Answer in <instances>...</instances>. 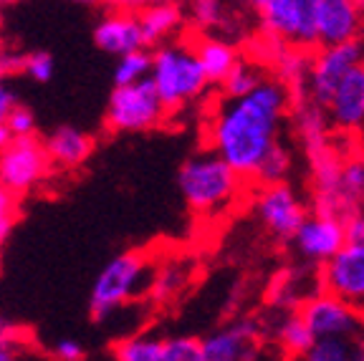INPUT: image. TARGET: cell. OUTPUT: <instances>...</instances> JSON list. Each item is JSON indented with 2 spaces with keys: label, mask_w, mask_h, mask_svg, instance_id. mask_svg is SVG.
Returning <instances> with one entry per match:
<instances>
[{
  "label": "cell",
  "mask_w": 364,
  "mask_h": 361,
  "mask_svg": "<svg viewBox=\"0 0 364 361\" xmlns=\"http://www.w3.org/2000/svg\"><path fill=\"white\" fill-rule=\"evenodd\" d=\"M294 94L281 79H268L240 99H223L208 119V149L230 164L243 180H256L263 159L281 141Z\"/></svg>",
  "instance_id": "1"
},
{
  "label": "cell",
  "mask_w": 364,
  "mask_h": 361,
  "mask_svg": "<svg viewBox=\"0 0 364 361\" xmlns=\"http://www.w3.org/2000/svg\"><path fill=\"white\" fill-rule=\"evenodd\" d=\"M177 187L193 212L215 215L235 203L243 190V177L213 149H200L182 162L177 172Z\"/></svg>",
  "instance_id": "2"
},
{
  "label": "cell",
  "mask_w": 364,
  "mask_h": 361,
  "mask_svg": "<svg viewBox=\"0 0 364 361\" xmlns=\"http://www.w3.org/2000/svg\"><path fill=\"white\" fill-rule=\"evenodd\" d=\"M149 79H152L167 112H180V109L190 107L210 86L203 71V63L195 53V45L180 43V41H170V43L154 48Z\"/></svg>",
  "instance_id": "3"
},
{
  "label": "cell",
  "mask_w": 364,
  "mask_h": 361,
  "mask_svg": "<svg viewBox=\"0 0 364 361\" xmlns=\"http://www.w3.org/2000/svg\"><path fill=\"white\" fill-rule=\"evenodd\" d=\"M152 266L142 250H127L112 258L94 278L89 293V316L91 321H107L112 313L124 308L134 301L144 288L152 283Z\"/></svg>",
  "instance_id": "4"
},
{
  "label": "cell",
  "mask_w": 364,
  "mask_h": 361,
  "mask_svg": "<svg viewBox=\"0 0 364 361\" xmlns=\"http://www.w3.org/2000/svg\"><path fill=\"white\" fill-rule=\"evenodd\" d=\"M253 11L263 36L301 51L318 48L314 0H258L253 3Z\"/></svg>",
  "instance_id": "5"
},
{
  "label": "cell",
  "mask_w": 364,
  "mask_h": 361,
  "mask_svg": "<svg viewBox=\"0 0 364 361\" xmlns=\"http://www.w3.org/2000/svg\"><path fill=\"white\" fill-rule=\"evenodd\" d=\"M167 107L159 99L152 79L139 84L114 89L107 104L104 124L114 134H132V131H149L159 126L167 117Z\"/></svg>",
  "instance_id": "6"
},
{
  "label": "cell",
  "mask_w": 364,
  "mask_h": 361,
  "mask_svg": "<svg viewBox=\"0 0 364 361\" xmlns=\"http://www.w3.org/2000/svg\"><path fill=\"white\" fill-rule=\"evenodd\" d=\"M364 66V41H352L341 45H324L316 48L309 68L306 96L318 107H329L331 96L336 94L344 79L352 71Z\"/></svg>",
  "instance_id": "7"
},
{
  "label": "cell",
  "mask_w": 364,
  "mask_h": 361,
  "mask_svg": "<svg viewBox=\"0 0 364 361\" xmlns=\"http://www.w3.org/2000/svg\"><path fill=\"white\" fill-rule=\"evenodd\" d=\"M306 326L311 328L314 339H364V313L347 301L336 298L326 291H316L306 303L299 308Z\"/></svg>",
  "instance_id": "8"
},
{
  "label": "cell",
  "mask_w": 364,
  "mask_h": 361,
  "mask_svg": "<svg viewBox=\"0 0 364 361\" xmlns=\"http://www.w3.org/2000/svg\"><path fill=\"white\" fill-rule=\"evenodd\" d=\"M253 208H256L258 220L263 222L268 232L279 240H294V235L301 230L309 220V205L299 198V192L286 182V185H263L253 195Z\"/></svg>",
  "instance_id": "9"
},
{
  "label": "cell",
  "mask_w": 364,
  "mask_h": 361,
  "mask_svg": "<svg viewBox=\"0 0 364 361\" xmlns=\"http://www.w3.org/2000/svg\"><path fill=\"white\" fill-rule=\"evenodd\" d=\"M347 225L344 220H336V217H326V215L311 212L309 220L301 225V230L296 232L291 245H294V253L306 263L309 268L318 266L324 268L331 258L344 250L347 245Z\"/></svg>",
  "instance_id": "10"
},
{
  "label": "cell",
  "mask_w": 364,
  "mask_h": 361,
  "mask_svg": "<svg viewBox=\"0 0 364 361\" xmlns=\"http://www.w3.org/2000/svg\"><path fill=\"white\" fill-rule=\"evenodd\" d=\"M51 167L43 141L38 139H16L6 152L0 154V185L8 187L13 195L28 192L38 185Z\"/></svg>",
  "instance_id": "11"
},
{
  "label": "cell",
  "mask_w": 364,
  "mask_h": 361,
  "mask_svg": "<svg viewBox=\"0 0 364 361\" xmlns=\"http://www.w3.org/2000/svg\"><path fill=\"white\" fill-rule=\"evenodd\" d=\"M321 291L347 301L349 306L364 313V248L347 243L336 258L318 268Z\"/></svg>",
  "instance_id": "12"
},
{
  "label": "cell",
  "mask_w": 364,
  "mask_h": 361,
  "mask_svg": "<svg viewBox=\"0 0 364 361\" xmlns=\"http://www.w3.org/2000/svg\"><path fill=\"white\" fill-rule=\"evenodd\" d=\"M318 48L359 41L364 31V3L359 0H314Z\"/></svg>",
  "instance_id": "13"
},
{
  "label": "cell",
  "mask_w": 364,
  "mask_h": 361,
  "mask_svg": "<svg viewBox=\"0 0 364 361\" xmlns=\"http://www.w3.org/2000/svg\"><path fill=\"white\" fill-rule=\"evenodd\" d=\"M261 341L256 318H235L203 339V361H253Z\"/></svg>",
  "instance_id": "14"
},
{
  "label": "cell",
  "mask_w": 364,
  "mask_h": 361,
  "mask_svg": "<svg viewBox=\"0 0 364 361\" xmlns=\"http://www.w3.org/2000/svg\"><path fill=\"white\" fill-rule=\"evenodd\" d=\"M94 43L99 51L109 53V56H129V53L144 51V36L142 26H139V13H109L94 28Z\"/></svg>",
  "instance_id": "15"
},
{
  "label": "cell",
  "mask_w": 364,
  "mask_h": 361,
  "mask_svg": "<svg viewBox=\"0 0 364 361\" xmlns=\"http://www.w3.org/2000/svg\"><path fill=\"white\" fill-rule=\"evenodd\" d=\"M326 114H329L331 126L336 129L347 134L364 131V66L344 79V84L331 96Z\"/></svg>",
  "instance_id": "16"
},
{
  "label": "cell",
  "mask_w": 364,
  "mask_h": 361,
  "mask_svg": "<svg viewBox=\"0 0 364 361\" xmlns=\"http://www.w3.org/2000/svg\"><path fill=\"white\" fill-rule=\"evenodd\" d=\"M46 154L51 159V164L61 167V170H76L94 152V139L86 131L76 129V126H56L51 134L43 139Z\"/></svg>",
  "instance_id": "17"
},
{
  "label": "cell",
  "mask_w": 364,
  "mask_h": 361,
  "mask_svg": "<svg viewBox=\"0 0 364 361\" xmlns=\"http://www.w3.org/2000/svg\"><path fill=\"white\" fill-rule=\"evenodd\" d=\"M136 13H139L147 51L170 43V38L182 28V21H185V11L175 3H152V6H142Z\"/></svg>",
  "instance_id": "18"
},
{
  "label": "cell",
  "mask_w": 364,
  "mask_h": 361,
  "mask_svg": "<svg viewBox=\"0 0 364 361\" xmlns=\"http://www.w3.org/2000/svg\"><path fill=\"white\" fill-rule=\"evenodd\" d=\"M195 53H198L200 63H203V71L208 76L210 84L223 86V81L233 74L235 66L243 61V56L238 53L230 41L225 38H213V36H205V38L195 41Z\"/></svg>",
  "instance_id": "19"
},
{
  "label": "cell",
  "mask_w": 364,
  "mask_h": 361,
  "mask_svg": "<svg viewBox=\"0 0 364 361\" xmlns=\"http://www.w3.org/2000/svg\"><path fill=\"white\" fill-rule=\"evenodd\" d=\"M291 122H294V131L301 139L304 147H314V144L329 141V126H331L329 114H326L324 107L314 104L309 96L294 99Z\"/></svg>",
  "instance_id": "20"
},
{
  "label": "cell",
  "mask_w": 364,
  "mask_h": 361,
  "mask_svg": "<svg viewBox=\"0 0 364 361\" xmlns=\"http://www.w3.org/2000/svg\"><path fill=\"white\" fill-rule=\"evenodd\" d=\"M190 273H193V268H190V263L185 258H170L167 263H162L152 273V283H149L152 298L159 301V303L175 298L185 288V283L190 281Z\"/></svg>",
  "instance_id": "21"
},
{
  "label": "cell",
  "mask_w": 364,
  "mask_h": 361,
  "mask_svg": "<svg viewBox=\"0 0 364 361\" xmlns=\"http://www.w3.org/2000/svg\"><path fill=\"white\" fill-rule=\"evenodd\" d=\"M276 341L291 359H296L304 351H309V346L316 339H314L311 328L306 326L299 311H286L284 318H279V323H276Z\"/></svg>",
  "instance_id": "22"
},
{
  "label": "cell",
  "mask_w": 364,
  "mask_h": 361,
  "mask_svg": "<svg viewBox=\"0 0 364 361\" xmlns=\"http://www.w3.org/2000/svg\"><path fill=\"white\" fill-rule=\"evenodd\" d=\"M339 203L347 212V220L364 208V159L352 157L344 162L339 180Z\"/></svg>",
  "instance_id": "23"
},
{
  "label": "cell",
  "mask_w": 364,
  "mask_h": 361,
  "mask_svg": "<svg viewBox=\"0 0 364 361\" xmlns=\"http://www.w3.org/2000/svg\"><path fill=\"white\" fill-rule=\"evenodd\" d=\"M165 354V339H157L154 333H136L129 339L114 344V361H162Z\"/></svg>",
  "instance_id": "24"
},
{
  "label": "cell",
  "mask_w": 364,
  "mask_h": 361,
  "mask_svg": "<svg viewBox=\"0 0 364 361\" xmlns=\"http://www.w3.org/2000/svg\"><path fill=\"white\" fill-rule=\"evenodd\" d=\"M291 170H294V152H291L289 144L281 139L279 144L268 152V157L263 159L261 170H258V175L253 182H258L261 187L263 185H286Z\"/></svg>",
  "instance_id": "25"
},
{
  "label": "cell",
  "mask_w": 364,
  "mask_h": 361,
  "mask_svg": "<svg viewBox=\"0 0 364 361\" xmlns=\"http://www.w3.org/2000/svg\"><path fill=\"white\" fill-rule=\"evenodd\" d=\"M268 79V74L263 71V66H258L256 61H240L235 66V71L223 81V94L225 99H240V96H248L250 91H256L263 81Z\"/></svg>",
  "instance_id": "26"
},
{
  "label": "cell",
  "mask_w": 364,
  "mask_h": 361,
  "mask_svg": "<svg viewBox=\"0 0 364 361\" xmlns=\"http://www.w3.org/2000/svg\"><path fill=\"white\" fill-rule=\"evenodd\" d=\"M152 76V51H136L129 56L117 58V66H114V89H122V86L139 84V81L149 79Z\"/></svg>",
  "instance_id": "27"
},
{
  "label": "cell",
  "mask_w": 364,
  "mask_h": 361,
  "mask_svg": "<svg viewBox=\"0 0 364 361\" xmlns=\"http://www.w3.org/2000/svg\"><path fill=\"white\" fill-rule=\"evenodd\" d=\"M352 341L344 339H316L294 361H352Z\"/></svg>",
  "instance_id": "28"
},
{
  "label": "cell",
  "mask_w": 364,
  "mask_h": 361,
  "mask_svg": "<svg viewBox=\"0 0 364 361\" xmlns=\"http://www.w3.org/2000/svg\"><path fill=\"white\" fill-rule=\"evenodd\" d=\"M162 361H203V339H198V336H170V339H165Z\"/></svg>",
  "instance_id": "29"
},
{
  "label": "cell",
  "mask_w": 364,
  "mask_h": 361,
  "mask_svg": "<svg viewBox=\"0 0 364 361\" xmlns=\"http://www.w3.org/2000/svg\"><path fill=\"white\" fill-rule=\"evenodd\" d=\"M190 21L198 26V28L213 31L225 26L228 16H225V6L218 3V0H198L190 6Z\"/></svg>",
  "instance_id": "30"
},
{
  "label": "cell",
  "mask_w": 364,
  "mask_h": 361,
  "mask_svg": "<svg viewBox=\"0 0 364 361\" xmlns=\"http://www.w3.org/2000/svg\"><path fill=\"white\" fill-rule=\"evenodd\" d=\"M53 68H56V63H53L51 53L36 51V53H28V56H26L23 74L28 76V79H33L36 84H48V81L53 79Z\"/></svg>",
  "instance_id": "31"
},
{
  "label": "cell",
  "mask_w": 364,
  "mask_h": 361,
  "mask_svg": "<svg viewBox=\"0 0 364 361\" xmlns=\"http://www.w3.org/2000/svg\"><path fill=\"white\" fill-rule=\"evenodd\" d=\"M8 129H11V134L16 136V139H31L36 131L33 112L26 107H18L16 112L11 114V119H8Z\"/></svg>",
  "instance_id": "32"
},
{
  "label": "cell",
  "mask_w": 364,
  "mask_h": 361,
  "mask_svg": "<svg viewBox=\"0 0 364 361\" xmlns=\"http://www.w3.org/2000/svg\"><path fill=\"white\" fill-rule=\"evenodd\" d=\"M13 212H16V195L0 185V245L6 243L13 230Z\"/></svg>",
  "instance_id": "33"
},
{
  "label": "cell",
  "mask_w": 364,
  "mask_h": 361,
  "mask_svg": "<svg viewBox=\"0 0 364 361\" xmlns=\"http://www.w3.org/2000/svg\"><path fill=\"white\" fill-rule=\"evenodd\" d=\"M53 354H56L58 361H84V344H81L79 339H71V336H66V339H61L56 346H53Z\"/></svg>",
  "instance_id": "34"
},
{
  "label": "cell",
  "mask_w": 364,
  "mask_h": 361,
  "mask_svg": "<svg viewBox=\"0 0 364 361\" xmlns=\"http://www.w3.org/2000/svg\"><path fill=\"white\" fill-rule=\"evenodd\" d=\"M21 107L18 104V96L13 91V86L8 81H0V124H8V119L16 109Z\"/></svg>",
  "instance_id": "35"
},
{
  "label": "cell",
  "mask_w": 364,
  "mask_h": 361,
  "mask_svg": "<svg viewBox=\"0 0 364 361\" xmlns=\"http://www.w3.org/2000/svg\"><path fill=\"white\" fill-rule=\"evenodd\" d=\"M26 66V56H18V53L0 51V81H8L13 74L23 71Z\"/></svg>",
  "instance_id": "36"
},
{
  "label": "cell",
  "mask_w": 364,
  "mask_h": 361,
  "mask_svg": "<svg viewBox=\"0 0 364 361\" xmlns=\"http://www.w3.org/2000/svg\"><path fill=\"white\" fill-rule=\"evenodd\" d=\"M344 225H347V240L349 243L362 245L364 248V208L357 210V212H354Z\"/></svg>",
  "instance_id": "37"
},
{
  "label": "cell",
  "mask_w": 364,
  "mask_h": 361,
  "mask_svg": "<svg viewBox=\"0 0 364 361\" xmlns=\"http://www.w3.org/2000/svg\"><path fill=\"white\" fill-rule=\"evenodd\" d=\"M18 333H21V328H18L16 323H11L8 318L0 316V346H11Z\"/></svg>",
  "instance_id": "38"
},
{
  "label": "cell",
  "mask_w": 364,
  "mask_h": 361,
  "mask_svg": "<svg viewBox=\"0 0 364 361\" xmlns=\"http://www.w3.org/2000/svg\"><path fill=\"white\" fill-rule=\"evenodd\" d=\"M13 141H16V136L11 134V129H8V124H0V154L6 152V149L11 147Z\"/></svg>",
  "instance_id": "39"
},
{
  "label": "cell",
  "mask_w": 364,
  "mask_h": 361,
  "mask_svg": "<svg viewBox=\"0 0 364 361\" xmlns=\"http://www.w3.org/2000/svg\"><path fill=\"white\" fill-rule=\"evenodd\" d=\"M352 361H364V339L362 341H354V346H352Z\"/></svg>",
  "instance_id": "40"
},
{
  "label": "cell",
  "mask_w": 364,
  "mask_h": 361,
  "mask_svg": "<svg viewBox=\"0 0 364 361\" xmlns=\"http://www.w3.org/2000/svg\"><path fill=\"white\" fill-rule=\"evenodd\" d=\"M0 361H18L13 346H0Z\"/></svg>",
  "instance_id": "41"
}]
</instances>
